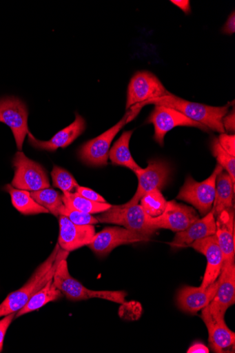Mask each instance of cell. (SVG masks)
<instances>
[{
    "label": "cell",
    "instance_id": "cell-30",
    "mask_svg": "<svg viewBox=\"0 0 235 353\" xmlns=\"http://www.w3.org/2000/svg\"><path fill=\"white\" fill-rule=\"evenodd\" d=\"M212 150L214 156L218 160V165L229 175L235 185V157L227 153L219 144L218 139H214L212 142Z\"/></svg>",
    "mask_w": 235,
    "mask_h": 353
},
{
    "label": "cell",
    "instance_id": "cell-1",
    "mask_svg": "<svg viewBox=\"0 0 235 353\" xmlns=\"http://www.w3.org/2000/svg\"><path fill=\"white\" fill-rule=\"evenodd\" d=\"M69 253L57 244L49 258L39 267L30 280L0 304V317L17 312L23 308L33 295L53 279L59 263L61 260L67 259Z\"/></svg>",
    "mask_w": 235,
    "mask_h": 353
},
{
    "label": "cell",
    "instance_id": "cell-5",
    "mask_svg": "<svg viewBox=\"0 0 235 353\" xmlns=\"http://www.w3.org/2000/svg\"><path fill=\"white\" fill-rule=\"evenodd\" d=\"M223 170V168L218 165L213 174L203 182H197L192 176H187L177 199L193 205L201 216H206L213 208L216 178Z\"/></svg>",
    "mask_w": 235,
    "mask_h": 353
},
{
    "label": "cell",
    "instance_id": "cell-33",
    "mask_svg": "<svg viewBox=\"0 0 235 353\" xmlns=\"http://www.w3.org/2000/svg\"><path fill=\"white\" fill-rule=\"evenodd\" d=\"M76 192L83 198L97 203H107L106 200L101 196L97 192H94L93 190L79 185L76 188Z\"/></svg>",
    "mask_w": 235,
    "mask_h": 353
},
{
    "label": "cell",
    "instance_id": "cell-38",
    "mask_svg": "<svg viewBox=\"0 0 235 353\" xmlns=\"http://www.w3.org/2000/svg\"><path fill=\"white\" fill-rule=\"evenodd\" d=\"M171 3L180 8L185 14H189L191 11L188 0L187 1H185V0H179V1L178 0H172Z\"/></svg>",
    "mask_w": 235,
    "mask_h": 353
},
{
    "label": "cell",
    "instance_id": "cell-12",
    "mask_svg": "<svg viewBox=\"0 0 235 353\" xmlns=\"http://www.w3.org/2000/svg\"><path fill=\"white\" fill-rule=\"evenodd\" d=\"M151 237L139 234L119 227L106 228L96 234L88 245L99 256H108L116 247L148 241Z\"/></svg>",
    "mask_w": 235,
    "mask_h": 353
},
{
    "label": "cell",
    "instance_id": "cell-17",
    "mask_svg": "<svg viewBox=\"0 0 235 353\" xmlns=\"http://www.w3.org/2000/svg\"><path fill=\"white\" fill-rule=\"evenodd\" d=\"M219 279L207 288L184 286L179 291L177 303L179 308L187 313L196 314L209 305L216 296Z\"/></svg>",
    "mask_w": 235,
    "mask_h": 353
},
{
    "label": "cell",
    "instance_id": "cell-35",
    "mask_svg": "<svg viewBox=\"0 0 235 353\" xmlns=\"http://www.w3.org/2000/svg\"><path fill=\"white\" fill-rule=\"evenodd\" d=\"M223 125L225 131L228 132H234L235 131V114L234 109L232 110L228 115L225 116L223 119Z\"/></svg>",
    "mask_w": 235,
    "mask_h": 353
},
{
    "label": "cell",
    "instance_id": "cell-34",
    "mask_svg": "<svg viewBox=\"0 0 235 353\" xmlns=\"http://www.w3.org/2000/svg\"><path fill=\"white\" fill-rule=\"evenodd\" d=\"M15 314V312L10 314L0 321V352L3 350L6 332L11 325Z\"/></svg>",
    "mask_w": 235,
    "mask_h": 353
},
{
    "label": "cell",
    "instance_id": "cell-36",
    "mask_svg": "<svg viewBox=\"0 0 235 353\" xmlns=\"http://www.w3.org/2000/svg\"><path fill=\"white\" fill-rule=\"evenodd\" d=\"M223 32L224 34L231 35L235 32V14L234 12L229 17L226 23L223 28Z\"/></svg>",
    "mask_w": 235,
    "mask_h": 353
},
{
    "label": "cell",
    "instance_id": "cell-23",
    "mask_svg": "<svg viewBox=\"0 0 235 353\" xmlns=\"http://www.w3.org/2000/svg\"><path fill=\"white\" fill-rule=\"evenodd\" d=\"M132 131L124 132L110 151L109 157L115 165L127 168L134 172L141 169L132 158L129 143Z\"/></svg>",
    "mask_w": 235,
    "mask_h": 353
},
{
    "label": "cell",
    "instance_id": "cell-7",
    "mask_svg": "<svg viewBox=\"0 0 235 353\" xmlns=\"http://www.w3.org/2000/svg\"><path fill=\"white\" fill-rule=\"evenodd\" d=\"M15 170L12 185L15 188L36 191L50 188V183L46 170L38 163L28 158L21 152H17L13 158Z\"/></svg>",
    "mask_w": 235,
    "mask_h": 353
},
{
    "label": "cell",
    "instance_id": "cell-28",
    "mask_svg": "<svg viewBox=\"0 0 235 353\" xmlns=\"http://www.w3.org/2000/svg\"><path fill=\"white\" fill-rule=\"evenodd\" d=\"M141 202L147 215L151 217L160 216L164 212L167 203L158 189L147 192L141 199Z\"/></svg>",
    "mask_w": 235,
    "mask_h": 353
},
{
    "label": "cell",
    "instance_id": "cell-4",
    "mask_svg": "<svg viewBox=\"0 0 235 353\" xmlns=\"http://www.w3.org/2000/svg\"><path fill=\"white\" fill-rule=\"evenodd\" d=\"M159 79L150 72H139L131 79L127 96L126 110H130L127 123L136 117L141 108L152 100L170 94Z\"/></svg>",
    "mask_w": 235,
    "mask_h": 353
},
{
    "label": "cell",
    "instance_id": "cell-22",
    "mask_svg": "<svg viewBox=\"0 0 235 353\" xmlns=\"http://www.w3.org/2000/svg\"><path fill=\"white\" fill-rule=\"evenodd\" d=\"M235 185L229 175L221 172L216 178V195L212 211L216 218L222 212L233 208Z\"/></svg>",
    "mask_w": 235,
    "mask_h": 353
},
{
    "label": "cell",
    "instance_id": "cell-20",
    "mask_svg": "<svg viewBox=\"0 0 235 353\" xmlns=\"http://www.w3.org/2000/svg\"><path fill=\"white\" fill-rule=\"evenodd\" d=\"M215 234L216 218L211 211L203 218L196 220L185 230L178 232L170 245L174 249L190 247L194 241Z\"/></svg>",
    "mask_w": 235,
    "mask_h": 353
},
{
    "label": "cell",
    "instance_id": "cell-16",
    "mask_svg": "<svg viewBox=\"0 0 235 353\" xmlns=\"http://www.w3.org/2000/svg\"><path fill=\"white\" fill-rule=\"evenodd\" d=\"M190 247L205 255L207 266L201 286L207 288L220 276L224 264V256L215 235L192 243Z\"/></svg>",
    "mask_w": 235,
    "mask_h": 353
},
{
    "label": "cell",
    "instance_id": "cell-15",
    "mask_svg": "<svg viewBox=\"0 0 235 353\" xmlns=\"http://www.w3.org/2000/svg\"><path fill=\"white\" fill-rule=\"evenodd\" d=\"M58 244L61 249L71 252L88 245L95 236L93 225H77L65 216H59Z\"/></svg>",
    "mask_w": 235,
    "mask_h": 353
},
{
    "label": "cell",
    "instance_id": "cell-26",
    "mask_svg": "<svg viewBox=\"0 0 235 353\" xmlns=\"http://www.w3.org/2000/svg\"><path fill=\"white\" fill-rule=\"evenodd\" d=\"M62 201L66 208L90 214L104 212L112 207V205L108 203H97L88 200L81 196L77 192L63 194Z\"/></svg>",
    "mask_w": 235,
    "mask_h": 353
},
{
    "label": "cell",
    "instance_id": "cell-19",
    "mask_svg": "<svg viewBox=\"0 0 235 353\" xmlns=\"http://www.w3.org/2000/svg\"><path fill=\"white\" fill-rule=\"evenodd\" d=\"M234 228L233 210L223 211L216 218L215 236L223 254L224 264L235 263Z\"/></svg>",
    "mask_w": 235,
    "mask_h": 353
},
{
    "label": "cell",
    "instance_id": "cell-31",
    "mask_svg": "<svg viewBox=\"0 0 235 353\" xmlns=\"http://www.w3.org/2000/svg\"><path fill=\"white\" fill-rule=\"evenodd\" d=\"M60 215L66 216L77 225H94L99 223L96 217L90 214L66 208L65 205L61 210Z\"/></svg>",
    "mask_w": 235,
    "mask_h": 353
},
{
    "label": "cell",
    "instance_id": "cell-9",
    "mask_svg": "<svg viewBox=\"0 0 235 353\" xmlns=\"http://www.w3.org/2000/svg\"><path fill=\"white\" fill-rule=\"evenodd\" d=\"M198 219L199 216L193 208L172 201L167 203L160 216L151 217L147 215V223L150 228L156 230L165 229L179 232L185 230Z\"/></svg>",
    "mask_w": 235,
    "mask_h": 353
},
{
    "label": "cell",
    "instance_id": "cell-27",
    "mask_svg": "<svg viewBox=\"0 0 235 353\" xmlns=\"http://www.w3.org/2000/svg\"><path fill=\"white\" fill-rule=\"evenodd\" d=\"M30 196L40 205L46 208L55 216H59L60 211L64 206L62 196L53 188H47L31 191Z\"/></svg>",
    "mask_w": 235,
    "mask_h": 353
},
{
    "label": "cell",
    "instance_id": "cell-13",
    "mask_svg": "<svg viewBox=\"0 0 235 353\" xmlns=\"http://www.w3.org/2000/svg\"><path fill=\"white\" fill-rule=\"evenodd\" d=\"M139 179V187L136 194L126 205H137L147 192L163 189L171 173L169 165L161 160H151L145 169L141 168L134 172Z\"/></svg>",
    "mask_w": 235,
    "mask_h": 353
},
{
    "label": "cell",
    "instance_id": "cell-3",
    "mask_svg": "<svg viewBox=\"0 0 235 353\" xmlns=\"http://www.w3.org/2000/svg\"><path fill=\"white\" fill-rule=\"evenodd\" d=\"M53 283L67 299L73 301L101 299L119 304H125L127 294L125 292L92 291L73 278L69 272L66 259L59 263L53 277Z\"/></svg>",
    "mask_w": 235,
    "mask_h": 353
},
{
    "label": "cell",
    "instance_id": "cell-21",
    "mask_svg": "<svg viewBox=\"0 0 235 353\" xmlns=\"http://www.w3.org/2000/svg\"><path fill=\"white\" fill-rule=\"evenodd\" d=\"M203 310L201 318L207 327L212 350L216 352H223L226 348L234 345L235 334L227 327L225 319H213L207 306Z\"/></svg>",
    "mask_w": 235,
    "mask_h": 353
},
{
    "label": "cell",
    "instance_id": "cell-2",
    "mask_svg": "<svg viewBox=\"0 0 235 353\" xmlns=\"http://www.w3.org/2000/svg\"><path fill=\"white\" fill-rule=\"evenodd\" d=\"M152 104L171 108L213 131L221 134L225 132L222 121L228 112L229 105L221 108L211 107L185 101L171 92L164 97L147 102L145 105Z\"/></svg>",
    "mask_w": 235,
    "mask_h": 353
},
{
    "label": "cell",
    "instance_id": "cell-37",
    "mask_svg": "<svg viewBox=\"0 0 235 353\" xmlns=\"http://www.w3.org/2000/svg\"><path fill=\"white\" fill-rule=\"evenodd\" d=\"M187 353H208L210 349L204 344L196 343L192 345L187 350Z\"/></svg>",
    "mask_w": 235,
    "mask_h": 353
},
{
    "label": "cell",
    "instance_id": "cell-24",
    "mask_svg": "<svg viewBox=\"0 0 235 353\" xmlns=\"http://www.w3.org/2000/svg\"><path fill=\"white\" fill-rule=\"evenodd\" d=\"M4 189L10 194L14 207L24 215L49 213V211L40 205L30 196L28 190L15 188L11 184H8Z\"/></svg>",
    "mask_w": 235,
    "mask_h": 353
},
{
    "label": "cell",
    "instance_id": "cell-25",
    "mask_svg": "<svg viewBox=\"0 0 235 353\" xmlns=\"http://www.w3.org/2000/svg\"><path fill=\"white\" fill-rule=\"evenodd\" d=\"M61 296L62 293L54 285L52 279L30 298L26 305L17 312L16 316L19 317L27 313L37 310L47 303L59 299Z\"/></svg>",
    "mask_w": 235,
    "mask_h": 353
},
{
    "label": "cell",
    "instance_id": "cell-8",
    "mask_svg": "<svg viewBox=\"0 0 235 353\" xmlns=\"http://www.w3.org/2000/svg\"><path fill=\"white\" fill-rule=\"evenodd\" d=\"M130 115V110H127L122 119L110 130L82 145L79 156L84 163L93 167L108 165L110 145L116 134L127 123Z\"/></svg>",
    "mask_w": 235,
    "mask_h": 353
},
{
    "label": "cell",
    "instance_id": "cell-10",
    "mask_svg": "<svg viewBox=\"0 0 235 353\" xmlns=\"http://www.w3.org/2000/svg\"><path fill=\"white\" fill-rule=\"evenodd\" d=\"M28 117L27 107L19 99L12 97L0 100V122L11 128L19 151L22 150L25 137L31 134L28 130Z\"/></svg>",
    "mask_w": 235,
    "mask_h": 353
},
{
    "label": "cell",
    "instance_id": "cell-14",
    "mask_svg": "<svg viewBox=\"0 0 235 353\" xmlns=\"http://www.w3.org/2000/svg\"><path fill=\"white\" fill-rule=\"evenodd\" d=\"M218 279L216 296L207 305L212 317L216 319L225 318L227 309L235 303V263L224 264Z\"/></svg>",
    "mask_w": 235,
    "mask_h": 353
},
{
    "label": "cell",
    "instance_id": "cell-6",
    "mask_svg": "<svg viewBox=\"0 0 235 353\" xmlns=\"http://www.w3.org/2000/svg\"><path fill=\"white\" fill-rule=\"evenodd\" d=\"M96 219L100 223L117 224L134 233L151 237L156 232L148 226L147 215L141 205H112Z\"/></svg>",
    "mask_w": 235,
    "mask_h": 353
},
{
    "label": "cell",
    "instance_id": "cell-11",
    "mask_svg": "<svg viewBox=\"0 0 235 353\" xmlns=\"http://www.w3.org/2000/svg\"><path fill=\"white\" fill-rule=\"evenodd\" d=\"M147 123L154 124V139L161 146H163L165 134L177 126H192L205 132L209 131V128L205 125L189 119L174 109L161 105H155Z\"/></svg>",
    "mask_w": 235,
    "mask_h": 353
},
{
    "label": "cell",
    "instance_id": "cell-18",
    "mask_svg": "<svg viewBox=\"0 0 235 353\" xmlns=\"http://www.w3.org/2000/svg\"><path fill=\"white\" fill-rule=\"evenodd\" d=\"M85 121L79 114L76 115L75 121L69 126L55 134L51 140L43 141L37 139L30 134L28 142L37 149L54 152L59 148H65L71 145L85 130Z\"/></svg>",
    "mask_w": 235,
    "mask_h": 353
},
{
    "label": "cell",
    "instance_id": "cell-32",
    "mask_svg": "<svg viewBox=\"0 0 235 353\" xmlns=\"http://www.w3.org/2000/svg\"><path fill=\"white\" fill-rule=\"evenodd\" d=\"M221 146L229 154L235 157V137L222 134L218 139Z\"/></svg>",
    "mask_w": 235,
    "mask_h": 353
},
{
    "label": "cell",
    "instance_id": "cell-29",
    "mask_svg": "<svg viewBox=\"0 0 235 353\" xmlns=\"http://www.w3.org/2000/svg\"><path fill=\"white\" fill-rule=\"evenodd\" d=\"M53 185L62 190L63 194L72 192L79 186L75 178L65 170L54 166L51 173Z\"/></svg>",
    "mask_w": 235,
    "mask_h": 353
}]
</instances>
